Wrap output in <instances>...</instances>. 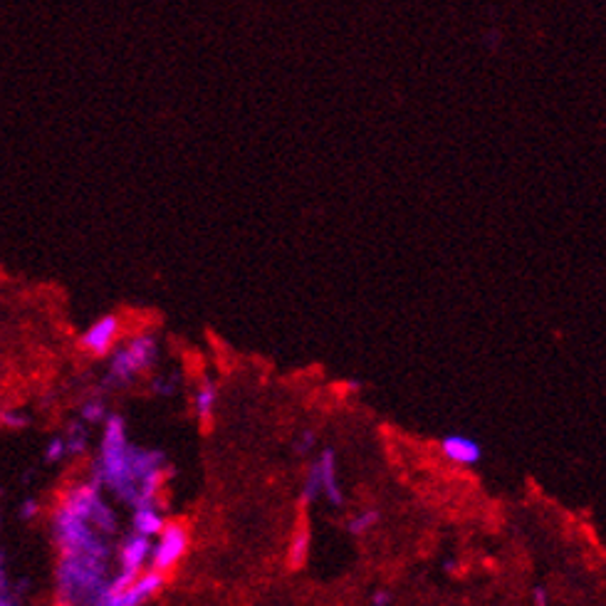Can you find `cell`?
Returning <instances> with one entry per match:
<instances>
[{
	"label": "cell",
	"mask_w": 606,
	"mask_h": 606,
	"mask_svg": "<svg viewBox=\"0 0 606 606\" xmlns=\"http://www.w3.org/2000/svg\"><path fill=\"white\" fill-rule=\"evenodd\" d=\"M67 606H70V604H67Z\"/></svg>",
	"instance_id": "d6986e66"
},
{
	"label": "cell",
	"mask_w": 606,
	"mask_h": 606,
	"mask_svg": "<svg viewBox=\"0 0 606 606\" xmlns=\"http://www.w3.org/2000/svg\"><path fill=\"white\" fill-rule=\"evenodd\" d=\"M441 451L443 455L455 465H475L480 463V458H483V448L478 445V441L468 436H445L441 441Z\"/></svg>",
	"instance_id": "52a82bcc"
},
{
	"label": "cell",
	"mask_w": 606,
	"mask_h": 606,
	"mask_svg": "<svg viewBox=\"0 0 606 606\" xmlns=\"http://www.w3.org/2000/svg\"><path fill=\"white\" fill-rule=\"evenodd\" d=\"M379 510H361L359 515H354L350 520V532L351 535H361V532H369L377 522H379Z\"/></svg>",
	"instance_id": "7c38bea8"
},
{
	"label": "cell",
	"mask_w": 606,
	"mask_h": 606,
	"mask_svg": "<svg viewBox=\"0 0 606 606\" xmlns=\"http://www.w3.org/2000/svg\"><path fill=\"white\" fill-rule=\"evenodd\" d=\"M62 451H65V445H62V441H55V443L50 445V458L55 461V458H60V455H62Z\"/></svg>",
	"instance_id": "ac0fdd59"
},
{
	"label": "cell",
	"mask_w": 606,
	"mask_h": 606,
	"mask_svg": "<svg viewBox=\"0 0 606 606\" xmlns=\"http://www.w3.org/2000/svg\"><path fill=\"white\" fill-rule=\"evenodd\" d=\"M119 559H122V569H129V572L139 574L144 564L152 559V540L142 537V535H132L129 540H124Z\"/></svg>",
	"instance_id": "ba28073f"
},
{
	"label": "cell",
	"mask_w": 606,
	"mask_h": 606,
	"mask_svg": "<svg viewBox=\"0 0 606 606\" xmlns=\"http://www.w3.org/2000/svg\"><path fill=\"white\" fill-rule=\"evenodd\" d=\"M85 418L87 421H102L105 418V406L99 401H92L85 406Z\"/></svg>",
	"instance_id": "5bb4252c"
},
{
	"label": "cell",
	"mask_w": 606,
	"mask_h": 606,
	"mask_svg": "<svg viewBox=\"0 0 606 606\" xmlns=\"http://www.w3.org/2000/svg\"><path fill=\"white\" fill-rule=\"evenodd\" d=\"M535 606H547V592L542 587L535 589Z\"/></svg>",
	"instance_id": "e0dca14e"
},
{
	"label": "cell",
	"mask_w": 606,
	"mask_h": 606,
	"mask_svg": "<svg viewBox=\"0 0 606 606\" xmlns=\"http://www.w3.org/2000/svg\"><path fill=\"white\" fill-rule=\"evenodd\" d=\"M156 354H159V347H156V340L152 334L134 337L126 347H122L112 357V379L129 381L139 371L149 369L156 361Z\"/></svg>",
	"instance_id": "7a4b0ae2"
},
{
	"label": "cell",
	"mask_w": 606,
	"mask_h": 606,
	"mask_svg": "<svg viewBox=\"0 0 606 606\" xmlns=\"http://www.w3.org/2000/svg\"><path fill=\"white\" fill-rule=\"evenodd\" d=\"M312 443H314V434H312V431H304L303 441L297 443V451H300V453H304V451H310V448H312Z\"/></svg>",
	"instance_id": "2e32d148"
},
{
	"label": "cell",
	"mask_w": 606,
	"mask_h": 606,
	"mask_svg": "<svg viewBox=\"0 0 606 606\" xmlns=\"http://www.w3.org/2000/svg\"><path fill=\"white\" fill-rule=\"evenodd\" d=\"M189 550V527L183 522H166L163 530L156 535V545H152V569L169 574L179 564Z\"/></svg>",
	"instance_id": "3957f363"
},
{
	"label": "cell",
	"mask_w": 606,
	"mask_h": 606,
	"mask_svg": "<svg viewBox=\"0 0 606 606\" xmlns=\"http://www.w3.org/2000/svg\"><path fill=\"white\" fill-rule=\"evenodd\" d=\"M371 604H374V606H388V604H391V594H388L387 589H379V592H377V594L371 597Z\"/></svg>",
	"instance_id": "9a60e30c"
},
{
	"label": "cell",
	"mask_w": 606,
	"mask_h": 606,
	"mask_svg": "<svg viewBox=\"0 0 606 606\" xmlns=\"http://www.w3.org/2000/svg\"><path fill=\"white\" fill-rule=\"evenodd\" d=\"M317 495H320V475H317V465H312V468H310V473H307V480H304L303 500L312 502Z\"/></svg>",
	"instance_id": "4fadbf2b"
},
{
	"label": "cell",
	"mask_w": 606,
	"mask_h": 606,
	"mask_svg": "<svg viewBox=\"0 0 606 606\" xmlns=\"http://www.w3.org/2000/svg\"><path fill=\"white\" fill-rule=\"evenodd\" d=\"M310 555V525L304 517L297 520L293 532V540H290V550H287V564L290 569H300L307 562Z\"/></svg>",
	"instance_id": "30bf717a"
},
{
	"label": "cell",
	"mask_w": 606,
	"mask_h": 606,
	"mask_svg": "<svg viewBox=\"0 0 606 606\" xmlns=\"http://www.w3.org/2000/svg\"><path fill=\"white\" fill-rule=\"evenodd\" d=\"M314 465H317V475H320V495H324L334 508H340L341 502H344V495H341L340 480H337V458H334V451L324 448L320 461Z\"/></svg>",
	"instance_id": "8992f818"
},
{
	"label": "cell",
	"mask_w": 606,
	"mask_h": 606,
	"mask_svg": "<svg viewBox=\"0 0 606 606\" xmlns=\"http://www.w3.org/2000/svg\"><path fill=\"white\" fill-rule=\"evenodd\" d=\"M166 577H169V574H162V572H156V569H146V572H142L139 577L134 579L132 587L124 589L119 594H99V599H97L92 606H142L144 601H149L159 589H163Z\"/></svg>",
	"instance_id": "277c9868"
},
{
	"label": "cell",
	"mask_w": 606,
	"mask_h": 606,
	"mask_svg": "<svg viewBox=\"0 0 606 606\" xmlns=\"http://www.w3.org/2000/svg\"><path fill=\"white\" fill-rule=\"evenodd\" d=\"M119 331H122V322L117 314H107L102 320H97L89 330L82 334L79 347L89 351L92 357H107L114 350V344L119 340Z\"/></svg>",
	"instance_id": "5b68a950"
},
{
	"label": "cell",
	"mask_w": 606,
	"mask_h": 606,
	"mask_svg": "<svg viewBox=\"0 0 606 606\" xmlns=\"http://www.w3.org/2000/svg\"><path fill=\"white\" fill-rule=\"evenodd\" d=\"M216 398L219 391L213 387V381H200L199 391H196V416H199L200 426L209 428L213 421V411H216Z\"/></svg>",
	"instance_id": "8fae6325"
},
{
	"label": "cell",
	"mask_w": 606,
	"mask_h": 606,
	"mask_svg": "<svg viewBox=\"0 0 606 606\" xmlns=\"http://www.w3.org/2000/svg\"><path fill=\"white\" fill-rule=\"evenodd\" d=\"M134 535H142V537H154L163 530V515L156 510V505H136L134 510Z\"/></svg>",
	"instance_id": "9c48e42d"
},
{
	"label": "cell",
	"mask_w": 606,
	"mask_h": 606,
	"mask_svg": "<svg viewBox=\"0 0 606 606\" xmlns=\"http://www.w3.org/2000/svg\"><path fill=\"white\" fill-rule=\"evenodd\" d=\"M132 448L126 443L122 416H112L107 421L105 443H102V461H99V475L107 485H112L117 493L132 500L136 498V475L132 465Z\"/></svg>",
	"instance_id": "6da1fadb"
}]
</instances>
